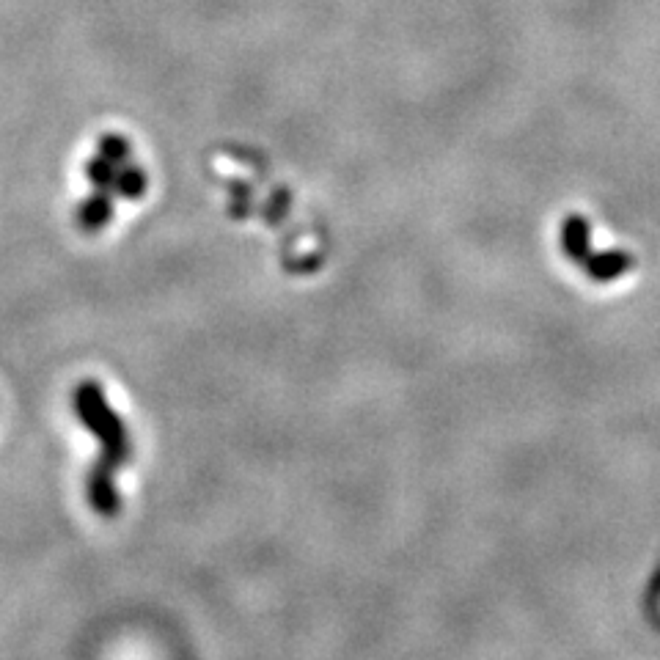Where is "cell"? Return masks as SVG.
I'll use <instances>...</instances> for the list:
<instances>
[{"label":"cell","instance_id":"1","mask_svg":"<svg viewBox=\"0 0 660 660\" xmlns=\"http://www.w3.org/2000/svg\"><path fill=\"white\" fill-rule=\"evenodd\" d=\"M75 413L80 418V424L91 429L102 443V462L110 468H119L124 460L130 457V435L121 424L119 413L108 405L102 385L94 380L77 385L75 391Z\"/></svg>","mask_w":660,"mask_h":660},{"label":"cell","instance_id":"2","mask_svg":"<svg viewBox=\"0 0 660 660\" xmlns=\"http://www.w3.org/2000/svg\"><path fill=\"white\" fill-rule=\"evenodd\" d=\"M86 495L91 509L102 517H116L121 509V498L113 484V468L99 460L86 476Z\"/></svg>","mask_w":660,"mask_h":660},{"label":"cell","instance_id":"3","mask_svg":"<svg viewBox=\"0 0 660 660\" xmlns=\"http://www.w3.org/2000/svg\"><path fill=\"white\" fill-rule=\"evenodd\" d=\"M110 212H113V207H110V198L105 196V193L91 196L86 204L80 207V215H77V220H80V229H86V231L102 229V226L108 223Z\"/></svg>","mask_w":660,"mask_h":660},{"label":"cell","instance_id":"4","mask_svg":"<svg viewBox=\"0 0 660 660\" xmlns=\"http://www.w3.org/2000/svg\"><path fill=\"white\" fill-rule=\"evenodd\" d=\"M564 248L570 253L572 259H581L583 253H586V226H583L581 220L572 218L567 223V231H564Z\"/></svg>","mask_w":660,"mask_h":660},{"label":"cell","instance_id":"5","mask_svg":"<svg viewBox=\"0 0 660 660\" xmlns=\"http://www.w3.org/2000/svg\"><path fill=\"white\" fill-rule=\"evenodd\" d=\"M88 179L99 187H108L113 182V165L108 160H97V163L88 165Z\"/></svg>","mask_w":660,"mask_h":660},{"label":"cell","instance_id":"6","mask_svg":"<svg viewBox=\"0 0 660 660\" xmlns=\"http://www.w3.org/2000/svg\"><path fill=\"white\" fill-rule=\"evenodd\" d=\"M116 187H119L124 196L135 198L143 190L141 174H138V171H135V174H132V171H127V174L121 176V179H116Z\"/></svg>","mask_w":660,"mask_h":660}]
</instances>
